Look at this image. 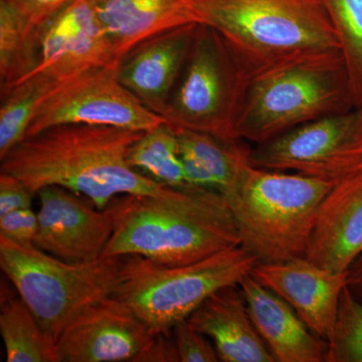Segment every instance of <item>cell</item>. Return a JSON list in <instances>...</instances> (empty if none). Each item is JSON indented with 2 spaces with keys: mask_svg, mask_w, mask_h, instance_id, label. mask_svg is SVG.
<instances>
[{
  "mask_svg": "<svg viewBox=\"0 0 362 362\" xmlns=\"http://www.w3.org/2000/svg\"><path fill=\"white\" fill-rule=\"evenodd\" d=\"M251 275L291 305L316 335L329 340L349 271L325 270L301 257L280 263H258Z\"/></svg>",
  "mask_w": 362,
  "mask_h": 362,
  "instance_id": "obj_14",
  "label": "cell"
},
{
  "mask_svg": "<svg viewBox=\"0 0 362 362\" xmlns=\"http://www.w3.org/2000/svg\"><path fill=\"white\" fill-rule=\"evenodd\" d=\"M341 52L354 107L362 106V0H323Z\"/></svg>",
  "mask_w": 362,
  "mask_h": 362,
  "instance_id": "obj_25",
  "label": "cell"
},
{
  "mask_svg": "<svg viewBox=\"0 0 362 362\" xmlns=\"http://www.w3.org/2000/svg\"><path fill=\"white\" fill-rule=\"evenodd\" d=\"M134 361L168 362L180 361L176 351L175 340L170 332L156 334L148 345L142 350Z\"/></svg>",
  "mask_w": 362,
  "mask_h": 362,
  "instance_id": "obj_31",
  "label": "cell"
},
{
  "mask_svg": "<svg viewBox=\"0 0 362 362\" xmlns=\"http://www.w3.org/2000/svg\"><path fill=\"white\" fill-rule=\"evenodd\" d=\"M118 65L98 66L59 83L40 104L26 137L73 124L145 132L166 122L121 83Z\"/></svg>",
  "mask_w": 362,
  "mask_h": 362,
  "instance_id": "obj_10",
  "label": "cell"
},
{
  "mask_svg": "<svg viewBox=\"0 0 362 362\" xmlns=\"http://www.w3.org/2000/svg\"><path fill=\"white\" fill-rule=\"evenodd\" d=\"M128 161L133 168L175 189H194L188 185L180 156L175 129L164 122L145 131L132 145Z\"/></svg>",
  "mask_w": 362,
  "mask_h": 362,
  "instance_id": "obj_23",
  "label": "cell"
},
{
  "mask_svg": "<svg viewBox=\"0 0 362 362\" xmlns=\"http://www.w3.org/2000/svg\"><path fill=\"white\" fill-rule=\"evenodd\" d=\"M239 286L259 337L276 362H325L327 341L305 324L291 305L251 274Z\"/></svg>",
  "mask_w": 362,
  "mask_h": 362,
  "instance_id": "obj_17",
  "label": "cell"
},
{
  "mask_svg": "<svg viewBox=\"0 0 362 362\" xmlns=\"http://www.w3.org/2000/svg\"><path fill=\"white\" fill-rule=\"evenodd\" d=\"M362 256V166L335 183L321 202L305 258L344 273Z\"/></svg>",
  "mask_w": 362,
  "mask_h": 362,
  "instance_id": "obj_15",
  "label": "cell"
},
{
  "mask_svg": "<svg viewBox=\"0 0 362 362\" xmlns=\"http://www.w3.org/2000/svg\"><path fill=\"white\" fill-rule=\"evenodd\" d=\"M325 362H362V301L349 289L340 297Z\"/></svg>",
  "mask_w": 362,
  "mask_h": 362,
  "instance_id": "obj_26",
  "label": "cell"
},
{
  "mask_svg": "<svg viewBox=\"0 0 362 362\" xmlns=\"http://www.w3.org/2000/svg\"><path fill=\"white\" fill-rule=\"evenodd\" d=\"M178 359L181 362L220 361L218 351L211 340L195 329L187 319L176 324L171 330Z\"/></svg>",
  "mask_w": 362,
  "mask_h": 362,
  "instance_id": "obj_27",
  "label": "cell"
},
{
  "mask_svg": "<svg viewBox=\"0 0 362 362\" xmlns=\"http://www.w3.org/2000/svg\"><path fill=\"white\" fill-rule=\"evenodd\" d=\"M187 320L214 343L220 361L276 362L259 337L239 285L214 292Z\"/></svg>",
  "mask_w": 362,
  "mask_h": 362,
  "instance_id": "obj_18",
  "label": "cell"
},
{
  "mask_svg": "<svg viewBox=\"0 0 362 362\" xmlns=\"http://www.w3.org/2000/svg\"><path fill=\"white\" fill-rule=\"evenodd\" d=\"M143 132L110 126L61 125L26 137L1 160L0 170L16 176L33 192L59 187L105 209L121 195L166 197L165 187L136 170L130 148Z\"/></svg>",
  "mask_w": 362,
  "mask_h": 362,
  "instance_id": "obj_1",
  "label": "cell"
},
{
  "mask_svg": "<svg viewBox=\"0 0 362 362\" xmlns=\"http://www.w3.org/2000/svg\"><path fill=\"white\" fill-rule=\"evenodd\" d=\"M347 286L352 293L362 301V256L350 267L347 275Z\"/></svg>",
  "mask_w": 362,
  "mask_h": 362,
  "instance_id": "obj_32",
  "label": "cell"
},
{
  "mask_svg": "<svg viewBox=\"0 0 362 362\" xmlns=\"http://www.w3.org/2000/svg\"><path fill=\"white\" fill-rule=\"evenodd\" d=\"M250 159L257 168L338 182L362 166V106L322 117L256 145Z\"/></svg>",
  "mask_w": 362,
  "mask_h": 362,
  "instance_id": "obj_9",
  "label": "cell"
},
{
  "mask_svg": "<svg viewBox=\"0 0 362 362\" xmlns=\"http://www.w3.org/2000/svg\"><path fill=\"white\" fill-rule=\"evenodd\" d=\"M59 83L42 73H33L1 90L0 159L26 137L40 104Z\"/></svg>",
  "mask_w": 362,
  "mask_h": 362,
  "instance_id": "obj_22",
  "label": "cell"
},
{
  "mask_svg": "<svg viewBox=\"0 0 362 362\" xmlns=\"http://www.w3.org/2000/svg\"><path fill=\"white\" fill-rule=\"evenodd\" d=\"M247 71L226 40L199 25L189 54L163 117L175 128L239 141L238 116Z\"/></svg>",
  "mask_w": 362,
  "mask_h": 362,
  "instance_id": "obj_8",
  "label": "cell"
},
{
  "mask_svg": "<svg viewBox=\"0 0 362 362\" xmlns=\"http://www.w3.org/2000/svg\"><path fill=\"white\" fill-rule=\"evenodd\" d=\"M73 1L74 0H0V6H6L28 28L40 33L49 21Z\"/></svg>",
  "mask_w": 362,
  "mask_h": 362,
  "instance_id": "obj_28",
  "label": "cell"
},
{
  "mask_svg": "<svg viewBox=\"0 0 362 362\" xmlns=\"http://www.w3.org/2000/svg\"><path fill=\"white\" fill-rule=\"evenodd\" d=\"M199 25L226 40L247 74L340 51L323 0H192Z\"/></svg>",
  "mask_w": 362,
  "mask_h": 362,
  "instance_id": "obj_4",
  "label": "cell"
},
{
  "mask_svg": "<svg viewBox=\"0 0 362 362\" xmlns=\"http://www.w3.org/2000/svg\"><path fill=\"white\" fill-rule=\"evenodd\" d=\"M118 63L138 45L180 26L199 25L192 0H92Z\"/></svg>",
  "mask_w": 362,
  "mask_h": 362,
  "instance_id": "obj_19",
  "label": "cell"
},
{
  "mask_svg": "<svg viewBox=\"0 0 362 362\" xmlns=\"http://www.w3.org/2000/svg\"><path fill=\"white\" fill-rule=\"evenodd\" d=\"M0 332L7 362H58L56 342L21 297L2 296Z\"/></svg>",
  "mask_w": 362,
  "mask_h": 362,
  "instance_id": "obj_21",
  "label": "cell"
},
{
  "mask_svg": "<svg viewBox=\"0 0 362 362\" xmlns=\"http://www.w3.org/2000/svg\"><path fill=\"white\" fill-rule=\"evenodd\" d=\"M153 337L127 304L109 296L66 324L57 340L58 362L134 361Z\"/></svg>",
  "mask_w": 362,
  "mask_h": 362,
  "instance_id": "obj_12",
  "label": "cell"
},
{
  "mask_svg": "<svg viewBox=\"0 0 362 362\" xmlns=\"http://www.w3.org/2000/svg\"><path fill=\"white\" fill-rule=\"evenodd\" d=\"M118 64L92 0H74L40 32L35 73L45 74L58 83L98 66Z\"/></svg>",
  "mask_w": 362,
  "mask_h": 362,
  "instance_id": "obj_13",
  "label": "cell"
},
{
  "mask_svg": "<svg viewBox=\"0 0 362 362\" xmlns=\"http://www.w3.org/2000/svg\"><path fill=\"white\" fill-rule=\"evenodd\" d=\"M335 183L247 164L225 195L240 246L258 263L305 257L321 202Z\"/></svg>",
  "mask_w": 362,
  "mask_h": 362,
  "instance_id": "obj_5",
  "label": "cell"
},
{
  "mask_svg": "<svg viewBox=\"0 0 362 362\" xmlns=\"http://www.w3.org/2000/svg\"><path fill=\"white\" fill-rule=\"evenodd\" d=\"M352 108L341 52H318L247 74L235 133L242 141L262 144Z\"/></svg>",
  "mask_w": 362,
  "mask_h": 362,
  "instance_id": "obj_3",
  "label": "cell"
},
{
  "mask_svg": "<svg viewBox=\"0 0 362 362\" xmlns=\"http://www.w3.org/2000/svg\"><path fill=\"white\" fill-rule=\"evenodd\" d=\"M240 246L239 230L218 190L175 189L166 197L127 195L102 258L138 255L163 265L194 263Z\"/></svg>",
  "mask_w": 362,
  "mask_h": 362,
  "instance_id": "obj_2",
  "label": "cell"
},
{
  "mask_svg": "<svg viewBox=\"0 0 362 362\" xmlns=\"http://www.w3.org/2000/svg\"><path fill=\"white\" fill-rule=\"evenodd\" d=\"M40 33L33 30L6 6H0V89L25 80L37 70Z\"/></svg>",
  "mask_w": 362,
  "mask_h": 362,
  "instance_id": "obj_24",
  "label": "cell"
},
{
  "mask_svg": "<svg viewBox=\"0 0 362 362\" xmlns=\"http://www.w3.org/2000/svg\"><path fill=\"white\" fill-rule=\"evenodd\" d=\"M33 192L23 181L8 173H0V216L32 207Z\"/></svg>",
  "mask_w": 362,
  "mask_h": 362,
  "instance_id": "obj_30",
  "label": "cell"
},
{
  "mask_svg": "<svg viewBox=\"0 0 362 362\" xmlns=\"http://www.w3.org/2000/svg\"><path fill=\"white\" fill-rule=\"evenodd\" d=\"M37 230L39 218L32 207L16 209L0 216V235L18 244L33 245Z\"/></svg>",
  "mask_w": 362,
  "mask_h": 362,
  "instance_id": "obj_29",
  "label": "cell"
},
{
  "mask_svg": "<svg viewBox=\"0 0 362 362\" xmlns=\"http://www.w3.org/2000/svg\"><path fill=\"white\" fill-rule=\"evenodd\" d=\"M197 23L173 28L138 45L118 65L121 83L147 108L163 115L189 54Z\"/></svg>",
  "mask_w": 362,
  "mask_h": 362,
  "instance_id": "obj_16",
  "label": "cell"
},
{
  "mask_svg": "<svg viewBox=\"0 0 362 362\" xmlns=\"http://www.w3.org/2000/svg\"><path fill=\"white\" fill-rule=\"evenodd\" d=\"M122 257L69 263L0 235V267L45 332L56 342L80 312L112 296L121 280Z\"/></svg>",
  "mask_w": 362,
  "mask_h": 362,
  "instance_id": "obj_7",
  "label": "cell"
},
{
  "mask_svg": "<svg viewBox=\"0 0 362 362\" xmlns=\"http://www.w3.org/2000/svg\"><path fill=\"white\" fill-rule=\"evenodd\" d=\"M257 264L256 257L242 246L185 265H163L129 255L112 296L127 304L152 334L168 333L214 292L239 285Z\"/></svg>",
  "mask_w": 362,
  "mask_h": 362,
  "instance_id": "obj_6",
  "label": "cell"
},
{
  "mask_svg": "<svg viewBox=\"0 0 362 362\" xmlns=\"http://www.w3.org/2000/svg\"><path fill=\"white\" fill-rule=\"evenodd\" d=\"M175 128V127H173ZM188 185L226 194L243 169L252 163L251 149L239 141L226 142L197 131L175 128Z\"/></svg>",
  "mask_w": 362,
  "mask_h": 362,
  "instance_id": "obj_20",
  "label": "cell"
},
{
  "mask_svg": "<svg viewBox=\"0 0 362 362\" xmlns=\"http://www.w3.org/2000/svg\"><path fill=\"white\" fill-rule=\"evenodd\" d=\"M40 197L39 230L33 246L69 263L102 258L127 204L121 195L105 209L87 197L59 187H47Z\"/></svg>",
  "mask_w": 362,
  "mask_h": 362,
  "instance_id": "obj_11",
  "label": "cell"
}]
</instances>
